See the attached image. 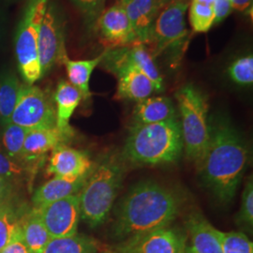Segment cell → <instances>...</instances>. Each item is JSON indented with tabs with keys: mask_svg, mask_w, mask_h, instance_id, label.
I'll list each match as a JSON object with an SVG mask.
<instances>
[{
	"mask_svg": "<svg viewBox=\"0 0 253 253\" xmlns=\"http://www.w3.org/2000/svg\"><path fill=\"white\" fill-rule=\"evenodd\" d=\"M133 2L140 11L153 22L162 9L159 0H133Z\"/></svg>",
	"mask_w": 253,
	"mask_h": 253,
	"instance_id": "1f68e13d",
	"label": "cell"
},
{
	"mask_svg": "<svg viewBox=\"0 0 253 253\" xmlns=\"http://www.w3.org/2000/svg\"><path fill=\"white\" fill-rule=\"evenodd\" d=\"M249 163V149L226 121L209 123V142L199 168L203 180L222 203L236 194Z\"/></svg>",
	"mask_w": 253,
	"mask_h": 253,
	"instance_id": "7a4b0ae2",
	"label": "cell"
},
{
	"mask_svg": "<svg viewBox=\"0 0 253 253\" xmlns=\"http://www.w3.org/2000/svg\"><path fill=\"white\" fill-rule=\"evenodd\" d=\"M15 188L13 182L0 176V206L14 200Z\"/></svg>",
	"mask_w": 253,
	"mask_h": 253,
	"instance_id": "836d02e7",
	"label": "cell"
},
{
	"mask_svg": "<svg viewBox=\"0 0 253 253\" xmlns=\"http://www.w3.org/2000/svg\"><path fill=\"white\" fill-rule=\"evenodd\" d=\"M48 4L49 0H27L16 30L15 56L20 74L27 84H34L42 77L38 42Z\"/></svg>",
	"mask_w": 253,
	"mask_h": 253,
	"instance_id": "52a82bcc",
	"label": "cell"
},
{
	"mask_svg": "<svg viewBox=\"0 0 253 253\" xmlns=\"http://www.w3.org/2000/svg\"><path fill=\"white\" fill-rule=\"evenodd\" d=\"M2 29H3V20L1 18V14H0V37H1V33H2Z\"/></svg>",
	"mask_w": 253,
	"mask_h": 253,
	"instance_id": "f35d334b",
	"label": "cell"
},
{
	"mask_svg": "<svg viewBox=\"0 0 253 253\" xmlns=\"http://www.w3.org/2000/svg\"><path fill=\"white\" fill-rule=\"evenodd\" d=\"M0 253H30L23 241L21 232L16 235Z\"/></svg>",
	"mask_w": 253,
	"mask_h": 253,
	"instance_id": "e575fe53",
	"label": "cell"
},
{
	"mask_svg": "<svg viewBox=\"0 0 253 253\" xmlns=\"http://www.w3.org/2000/svg\"><path fill=\"white\" fill-rule=\"evenodd\" d=\"M78 194L55 201L42 208H35L51 238L72 236L77 234L81 219Z\"/></svg>",
	"mask_w": 253,
	"mask_h": 253,
	"instance_id": "8fae6325",
	"label": "cell"
},
{
	"mask_svg": "<svg viewBox=\"0 0 253 253\" xmlns=\"http://www.w3.org/2000/svg\"><path fill=\"white\" fill-rule=\"evenodd\" d=\"M10 123L29 130L52 128L55 126V108L39 86L22 84Z\"/></svg>",
	"mask_w": 253,
	"mask_h": 253,
	"instance_id": "ba28073f",
	"label": "cell"
},
{
	"mask_svg": "<svg viewBox=\"0 0 253 253\" xmlns=\"http://www.w3.org/2000/svg\"><path fill=\"white\" fill-rule=\"evenodd\" d=\"M29 129L9 123L2 128V144L5 152L12 159L23 162V148Z\"/></svg>",
	"mask_w": 253,
	"mask_h": 253,
	"instance_id": "d4e9b609",
	"label": "cell"
},
{
	"mask_svg": "<svg viewBox=\"0 0 253 253\" xmlns=\"http://www.w3.org/2000/svg\"><path fill=\"white\" fill-rule=\"evenodd\" d=\"M222 253H253V243L242 232H221Z\"/></svg>",
	"mask_w": 253,
	"mask_h": 253,
	"instance_id": "4316f807",
	"label": "cell"
},
{
	"mask_svg": "<svg viewBox=\"0 0 253 253\" xmlns=\"http://www.w3.org/2000/svg\"><path fill=\"white\" fill-rule=\"evenodd\" d=\"M188 236L175 227H163L123 240L116 253H182Z\"/></svg>",
	"mask_w": 253,
	"mask_h": 253,
	"instance_id": "30bf717a",
	"label": "cell"
},
{
	"mask_svg": "<svg viewBox=\"0 0 253 253\" xmlns=\"http://www.w3.org/2000/svg\"><path fill=\"white\" fill-rule=\"evenodd\" d=\"M110 253V252H103V253Z\"/></svg>",
	"mask_w": 253,
	"mask_h": 253,
	"instance_id": "60d3db41",
	"label": "cell"
},
{
	"mask_svg": "<svg viewBox=\"0 0 253 253\" xmlns=\"http://www.w3.org/2000/svg\"><path fill=\"white\" fill-rule=\"evenodd\" d=\"M184 149L177 118L153 124H133L124 147L126 159L141 164L176 162Z\"/></svg>",
	"mask_w": 253,
	"mask_h": 253,
	"instance_id": "3957f363",
	"label": "cell"
},
{
	"mask_svg": "<svg viewBox=\"0 0 253 253\" xmlns=\"http://www.w3.org/2000/svg\"><path fill=\"white\" fill-rule=\"evenodd\" d=\"M125 170L116 156L94 164L79 192L81 218L91 228L104 223L114 207Z\"/></svg>",
	"mask_w": 253,
	"mask_h": 253,
	"instance_id": "277c9868",
	"label": "cell"
},
{
	"mask_svg": "<svg viewBox=\"0 0 253 253\" xmlns=\"http://www.w3.org/2000/svg\"><path fill=\"white\" fill-rule=\"evenodd\" d=\"M42 253H99V244L90 236L76 234L52 238Z\"/></svg>",
	"mask_w": 253,
	"mask_h": 253,
	"instance_id": "cb8c5ba5",
	"label": "cell"
},
{
	"mask_svg": "<svg viewBox=\"0 0 253 253\" xmlns=\"http://www.w3.org/2000/svg\"><path fill=\"white\" fill-rule=\"evenodd\" d=\"M229 76L241 85H250L253 83V56L248 54L235 60L228 69Z\"/></svg>",
	"mask_w": 253,
	"mask_h": 253,
	"instance_id": "83f0119b",
	"label": "cell"
},
{
	"mask_svg": "<svg viewBox=\"0 0 253 253\" xmlns=\"http://www.w3.org/2000/svg\"><path fill=\"white\" fill-rule=\"evenodd\" d=\"M38 52L42 76L49 73L55 64L61 63L68 55L63 21L53 4H48L41 25Z\"/></svg>",
	"mask_w": 253,
	"mask_h": 253,
	"instance_id": "9c48e42d",
	"label": "cell"
},
{
	"mask_svg": "<svg viewBox=\"0 0 253 253\" xmlns=\"http://www.w3.org/2000/svg\"><path fill=\"white\" fill-rule=\"evenodd\" d=\"M0 128H1V130H2V126H1V121H0Z\"/></svg>",
	"mask_w": 253,
	"mask_h": 253,
	"instance_id": "ab89813d",
	"label": "cell"
},
{
	"mask_svg": "<svg viewBox=\"0 0 253 253\" xmlns=\"http://www.w3.org/2000/svg\"><path fill=\"white\" fill-rule=\"evenodd\" d=\"M238 221L240 224L252 229L253 226V177L249 178L245 185L242 194L241 207L238 213Z\"/></svg>",
	"mask_w": 253,
	"mask_h": 253,
	"instance_id": "f546056e",
	"label": "cell"
},
{
	"mask_svg": "<svg viewBox=\"0 0 253 253\" xmlns=\"http://www.w3.org/2000/svg\"><path fill=\"white\" fill-rule=\"evenodd\" d=\"M180 113L183 146L187 158L199 167L209 142L208 102L205 94L189 84L175 93Z\"/></svg>",
	"mask_w": 253,
	"mask_h": 253,
	"instance_id": "5b68a950",
	"label": "cell"
},
{
	"mask_svg": "<svg viewBox=\"0 0 253 253\" xmlns=\"http://www.w3.org/2000/svg\"><path fill=\"white\" fill-rule=\"evenodd\" d=\"M96 22L100 41L107 49L139 43L125 10L118 3L103 9Z\"/></svg>",
	"mask_w": 253,
	"mask_h": 253,
	"instance_id": "7c38bea8",
	"label": "cell"
},
{
	"mask_svg": "<svg viewBox=\"0 0 253 253\" xmlns=\"http://www.w3.org/2000/svg\"><path fill=\"white\" fill-rule=\"evenodd\" d=\"M54 99L55 102V127L69 138L73 134L70 121L74 111L83 100L81 93L70 82L61 80L56 86Z\"/></svg>",
	"mask_w": 253,
	"mask_h": 253,
	"instance_id": "9a60e30c",
	"label": "cell"
},
{
	"mask_svg": "<svg viewBox=\"0 0 253 253\" xmlns=\"http://www.w3.org/2000/svg\"><path fill=\"white\" fill-rule=\"evenodd\" d=\"M159 1H160V4H161V7L163 9V8H165L166 6H168V5L172 4V3H175V2H178V1H181V0H159Z\"/></svg>",
	"mask_w": 253,
	"mask_h": 253,
	"instance_id": "8d00e7d4",
	"label": "cell"
},
{
	"mask_svg": "<svg viewBox=\"0 0 253 253\" xmlns=\"http://www.w3.org/2000/svg\"><path fill=\"white\" fill-rule=\"evenodd\" d=\"M93 165L87 154L61 145L53 150L48 172L66 179H78L88 174Z\"/></svg>",
	"mask_w": 253,
	"mask_h": 253,
	"instance_id": "4fadbf2b",
	"label": "cell"
},
{
	"mask_svg": "<svg viewBox=\"0 0 253 253\" xmlns=\"http://www.w3.org/2000/svg\"><path fill=\"white\" fill-rule=\"evenodd\" d=\"M190 0H181L166 6L154 21L146 46L153 56L164 54L172 67L180 62L190 42L185 15Z\"/></svg>",
	"mask_w": 253,
	"mask_h": 253,
	"instance_id": "8992f818",
	"label": "cell"
},
{
	"mask_svg": "<svg viewBox=\"0 0 253 253\" xmlns=\"http://www.w3.org/2000/svg\"><path fill=\"white\" fill-rule=\"evenodd\" d=\"M101 60L102 54L86 60H72L67 55L61 62L66 68L69 82L81 93L84 100H88L91 98L89 89L91 75Z\"/></svg>",
	"mask_w": 253,
	"mask_h": 253,
	"instance_id": "ffe728a7",
	"label": "cell"
},
{
	"mask_svg": "<svg viewBox=\"0 0 253 253\" xmlns=\"http://www.w3.org/2000/svg\"><path fill=\"white\" fill-rule=\"evenodd\" d=\"M127 59L133 64L140 72L153 83L156 92H161L163 89V79L158 67L155 63L154 56L144 44H133L125 47Z\"/></svg>",
	"mask_w": 253,
	"mask_h": 253,
	"instance_id": "44dd1931",
	"label": "cell"
},
{
	"mask_svg": "<svg viewBox=\"0 0 253 253\" xmlns=\"http://www.w3.org/2000/svg\"><path fill=\"white\" fill-rule=\"evenodd\" d=\"M27 166V164L20 163L0 150V176L11 182L22 179L28 172Z\"/></svg>",
	"mask_w": 253,
	"mask_h": 253,
	"instance_id": "f1b7e54d",
	"label": "cell"
},
{
	"mask_svg": "<svg viewBox=\"0 0 253 253\" xmlns=\"http://www.w3.org/2000/svg\"><path fill=\"white\" fill-rule=\"evenodd\" d=\"M186 228L190 235V247L197 253H222L220 231L213 226L198 211L186 218Z\"/></svg>",
	"mask_w": 253,
	"mask_h": 253,
	"instance_id": "5bb4252c",
	"label": "cell"
},
{
	"mask_svg": "<svg viewBox=\"0 0 253 253\" xmlns=\"http://www.w3.org/2000/svg\"><path fill=\"white\" fill-rule=\"evenodd\" d=\"M28 209L15 204L14 200L0 206V252L21 232V223Z\"/></svg>",
	"mask_w": 253,
	"mask_h": 253,
	"instance_id": "7402d4cb",
	"label": "cell"
},
{
	"mask_svg": "<svg viewBox=\"0 0 253 253\" xmlns=\"http://www.w3.org/2000/svg\"><path fill=\"white\" fill-rule=\"evenodd\" d=\"M182 253H197L189 245H186V247L184 248V250H183V252Z\"/></svg>",
	"mask_w": 253,
	"mask_h": 253,
	"instance_id": "74e56055",
	"label": "cell"
},
{
	"mask_svg": "<svg viewBox=\"0 0 253 253\" xmlns=\"http://www.w3.org/2000/svg\"><path fill=\"white\" fill-rule=\"evenodd\" d=\"M190 23L194 32L206 33L214 25L215 14L213 6L191 0L190 6Z\"/></svg>",
	"mask_w": 253,
	"mask_h": 253,
	"instance_id": "484cf974",
	"label": "cell"
},
{
	"mask_svg": "<svg viewBox=\"0 0 253 253\" xmlns=\"http://www.w3.org/2000/svg\"><path fill=\"white\" fill-rule=\"evenodd\" d=\"M230 2L233 9L244 11L252 5L253 0H230Z\"/></svg>",
	"mask_w": 253,
	"mask_h": 253,
	"instance_id": "d590c367",
	"label": "cell"
},
{
	"mask_svg": "<svg viewBox=\"0 0 253 253\" xmlns=\"http://www.w3.org/2000/svg\"><path fill=\"white\" fill-rule=\"evenodd\" d=\"M177 118L172 100L167 97H149L138 101L133 109L135 124H153Z\"/></svg>",
	"mask_w": 253,
	"mask_h": 253,
	"instance_id": "ac0fdd59",
	"label": "cell"
},
{
	"mask_svg": "<svg viewBox=\"0 0 253 253\" xmlns=\"http://www.w3.org/2000/svg\"><path fill=\"white\" fill-rule=\"evenodd\" d=\"M88 174L78 179H66L54 176L53 179L46 182L35 191L32 197L33 208H42L55 201L78 194L81 191Z\"/></svg>",
	"mask_w": 253,
	"mask_h": 253,
	"instance_id": "e0dca14e",
	"label": "cell"
},
{
	"mask_svg": "<svg viewBox=\"0 0 253 253\" xmlns=\"http://www.w3.org/2000/svg\"><path fill=\"white\" fill-rule=\"evenodd\" d=\"M16 74L7 71L0 74V121L2 128L10 123L21 87Z\"/></svg>",
	"mask_w": 253,
	"mask_h": 253,
	"instance_id": "603a6c76",
	"label": "cell"
},
{
	"mask_svg": "<svg viewBox=\"0 0 253 253\" xmlns=\"http://www.w3.org/2000/svg\"><path fill=\"white\" fill-rule=\"evenodd\" d=\"M21 235L30 253H42L52 239L39 213L29 208L21 223Z\"/></svg>",
	"mask_w": 253,
	"mask_h": 253,
	"instance_id": "d6986e66",
	"label": "cell"
},
{
	"mask_svg": "<svg viewBox=\"0 0 253 253\" xmlns=\"http://www.w3.org/2000/svg\"><path fill=\"white\" fill-rule=\"evenodd\" d=\"M213 9L215 14L214 24H219L230 15L233 8L230 0H214Z\"/></svg>",
	"mask_w": 253,
	"mask_h": 253,
	"instance_id": "d6a6232c",
	"label": "cell"
},
{
	"mask_svg": "<svg viewBox=\"0 0 253 253\" xmlns=\"http://www.w3.org/2000/svg\"><path fill=\"white\" fill-rule=\"evenodd\" d=\"M66 139L68 138L55 126L29 130L24 143L23 162L27 164L37 161L62 145Z\"/></svg>",
	"mask_w": 253,
	"mask_h": 253,
	"instance_id": "2e32d148",
	"label": "cell"
},
{
	"mask_svg": "<svg viewBox=\"0 0 253 253\" xmlns=\"http://www.w3.org/2000/svg\"><path fill=\"white\" fill-rule=\"evenodd\" d=\"M76 8L83 13L86 20L97 21L104 9L105 0H72Z\"/></svg>",
	"mask_w": 253,
	"mask_h": 253,
	"instance_id": "4dcf8cb0",
	"label": "cell"
},
{
	"mask_svg": "<svg viewBox=\"0 0 253 253\" xmlns=\"http://www.w3.org/2000/svg\"><path fill=\"white\" fill-rule=\"evenodd\" d=\"M183 198L176 191L153 181L141 182L118 204L114 235L122 240L172 225Z\"/></svg>",
	"mask_w": 253,
	"mask_h": 253,
	"instance_id": "6da1fadb",
	"label": "cell"
}]
</instances>
